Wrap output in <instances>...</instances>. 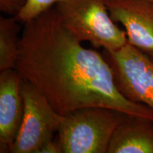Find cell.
<instances>
[{"mask_svg":"<svg viewBox=\"0 0 153 153\" xmlns=\"http://www.w3.org/2000/svg\"><path fill=\"white\" fill-rule=\"evenodd\" d=\"M149 56H150L151 57V59L153 60V54H150V55H148Z\"/></svg>","mask_w":153,"mask_h":153,"instance_id":"obj_13","label":"cell"},{"mask_svg":"<svg viewBox=\"0 0 153 153\" xmlns=\"http://www.w3.org/2000/svg\"><path fill=\"white\" fill-rule=\"evenodd\" d=\"M107 153H153V120L127 115L114 131Z\"/></svg>","mask_w":153,"mask_h":153,"instance_id":"obj_8","label":"cell"},{"mask_svg":"<svg viewBox=\"0 0 153 153\" xmlns=\"http://www.w3.org/2000/svg\"><path fill=\"white\" fill-rule=\"evenodd\" d=\"M24 24L16 69L57 113L101 106L153 120V110L120 93L103 54L84 47L63 26L54 7Z\"/></svg>","mask_w":153,"mask_h":153,"instance_id":"obj_1","label":"cell"},{"mask_svg":"<svg viewBox=\"0 0 153 153\" xmlns=\"http://www.w3.org/2000/svg\"><path fill=\"white\" fill-rule=\"evenodd\" d=\"M21 93L24 103V116L11 152L38 153L42 145L55 137L62 116L35 86L24 78Z\"/></svg>","mask_w":153,"mask_h":153,"instance_id":"obj_5","label":"cell"},{"mask_svg":"<svg viewBox=\"0 0 153 153\" xmlns=\"http://www.w3.org/2000/svg\"><path fill=\"white\" fill-rule=\"evenodd\" d=\"M19 23L14 16L0 18V72L16 69L21 41Z\"/></svg>","mask_w":153,"mask_h":153,"instance_id":"obj_9","label":"cell"},{"mask_svg":"<svg viewBox=\"0 0 153 153\" xmlns=\"http://www.w3.org/2000/svg\"><path fill=\"white\" fill-rule=\"evenodd\" d=\"M152 1H153V0H152Z\"/></svg>","mask_w":153,"mask_h":153,"instance_id":"obj_14","label":"cell"},{"mask_svg":"<svg viewBox=\"0 0 153 153\" xmlns=\"http://www.w3.org/2000/svg\"><path fill=\"white\" fill-rule=\"evenodd\" d=\"M38 153H62V149L57 136L47 141L38 151Z\"/></svg>","mask_w":153,"mask_h":153,"instance_id":"obj_12","label":"cell"},{"mask_svg":"<svg viewBox=\"0 0 153 153\" xmlns=\"http://www.w3.org/2000/svg\"><path fill=\"white\" fill-rule=\"evenodd\" d=\"M27 2L28 0H0V10L9 16L16 17Z\"/></svg>","mask_w":153,"mask_h":153,"instance_id":"obj_11","label":"cell"},{"mask_svg":"<svg viewBox=\"0 0 153 153\" xmlns=\"http://www.w3.org/2000/svg\"><path fill=\"white\" fill-rule=\"evenodd\" d=\"M106 4L113 20L125 28L128 43L153 54V1L106 0Z\"/></svg>","mask_w":153,"mask_h":153,"instance_id":"obj_6","label":"cell"},{"mask_svg":"<svg viewBox=\"0 0 153 153\" xmlns=\"http://www.w3.org/2000/svg\"><path fill=\"white\" fill-rule=\"evenodd\" d=\"M22 76L16 69L0 73V152H11L18 135L24 112L21 84Z\"/></svg>","mask_w":153,"mask_h":153,"instance_id":"obj_7","label":"cell"},{"mask_svg":"<svg viewBox=\"0 0 153 153\" xmlns=\"http://www.w3.org/2000/svg\"><path fill=\"white\" fill-rule=\"evenodd\" d=\"M127 115L106 107L91 106L62 116L57 136L62 153H107L114 131Z\"/></svg>","mask_w":153,"mask_h":153,"instance_id":"obj_3","label":"cell"},{"mask_svg":"<svg viewBox=\"0 0 153 153\" xmlns=\"http://www.w3.org/2000/svg\"><path fill=\"white\" fill-rule=\"evenodd\" d=\"M54 8L65 28L96 48L116 51L128 42L126 30L111 16L106 0H58Z\"/></svg>","mask_w":153,"mask_h":153,"instance_id":"obj_2","label":"cell"},{"mask_svg":"<svg viewBox=\"0 0 153 153\" xmlns=\"http://www.w3.org/2000/svg\"><path fill=\"white\" fill-rule=\"evenodd\" d=\"M114 74L116 87L128 100L153 110V60L128 42L116 51L102 53Z\"/></svg>","mask_w":153,"mask_h":153,"instance_id":"obj_4","label":"cell"},{"mask_svg":"<svg viewBox=\"0 0 153 153\" xmlns=\"http://www.w3.org/2000/svg\"><path fill=\"white\" fill-rule=\"evenodd\" d=\"M58 0H28L24 8L16 16L20 23H26L54 7Z\"/></svg>","mask_w":153,"mask_h":153,"instance_id":"obj_10","label":"cell"}]
</instances>
